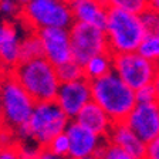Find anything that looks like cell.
Segmentation results:
<instances>
[{
	"mask_svg": "<svg viewBox=\"0 0 159 159\" xmlns=\"http://www.w3.org/2000/svg\"><path fill=\"white\" fill-rule=\"evenodd\" d=\"M43 57V46L36 31L29 33L20 43V61Z\"/></svg>",
	"mask_w": 159,
	"mask_h": 159,
	"instance_id": "17",
	"label": "cell"
},
{
	"mask_svg": "<svg viewBox=\"0 0 159 159\" xmlns=\"http://www.w3.org/2000/svg\"><path fill=\"white\" fill-rule=\"evenodd\" d=\"M61 2H64V3H67V4H71L74 0H61Z\"/></svg>",
	"mask_w": 159,
	"mask_h": 159,
	"instance_id": "32",
	"label": "cell"
},
{
	"mask_svg": "<svg viewBox=\"0 0 159 159\" xmlns=\"http://www.w3.org/2000/svg\"><path fill=\"white\" fill-rule=\"evenodd\" d=\"M104 33L107 37L108 51L112 56L136 53L145 37L138 14L118 9H108Z\"/></svg>",
	"mask_w": 159,
	"mask_h": 159,
	"instance_id": "3",
	"label": "cell"
},
{
	"mask_svg": "<svg viewBox=\"0 0 159 159\" xmlns=\"http://www.w3.org/2000/svg\"><path fill=\"white\" fill-rule=\"evenodd\" d=\"M83 71L84 78H87L88 81H94L97 78L107 75L108 73L112 71V54L107 51V53L93 57L84 64Z\"/></svg>",
	"mask_w": 159,
	"mask_h": 159,
	"instance_id": "16",
	"label": "cell"
},
{
	"mask_svg": "<svg viewBox=\"0 0 159 159\" xmlns=\"http://www.w3.org/2000/svg\"><path fill=\"white\" fill-rule=\"evenodd\" d=\"M143 159H159V138L146 143L145 156Z\"/></svg>",
	"mask_w": 159,
	"mask_h": 159,
	"instance_id": "26",
	"label": "cell"
},
{
	"mask_svg": "<svg viewBox=\"0 0 159 159\" xmlns=\"http://www.w3.org/2000/svg\"><path fill=\"white\" fill-rule=\"evenodd\" d=\"M68 31L73 61L81 67H84V64L93 57L108 51L104 30L74 21Z\"/></svg>",
	"mask_w": 159,
	"mask_h": 159,
	"instance_id": "7",
	"label": "cell"
},
{
	"mask_svg": "<svg viewBox=\"0 0 159 159\" xmlns=\"http://www.w3.org/2000/svg\"><path fill=\"white\" fill-rule=\"evenodd\" d=\"M20 16L31 31L43 29H70L74 23L70 4L61 0H31L21 6Z\"/></svg>",
	"mask_w": 159,
	"mask_h": 159,
	"instance_id": "5",
	"label": "cell"
},
{
	"mask_svg": "<svg viewBox=\"0 0 159 159\" xmlns=\"http://www.w3.org/2000/svg\"><path fill=\"white\" fill-rule=\"evenodd\" d=\"M98 159H134L131 155L124 152L122 149H119L118 146L109 143L105 139V142L97 149V152L94 153Z\"/></svg>",
	"mask_w": 159,
	"mask_h": 159,
	"instance_id": "22",
	"label": "cell"
},
{
	"mask_svg": "<svg viewBox=\"0 0 159 159\" xmlns=\"http://www.w3.org/2000/svg\"><path fill=\"white\" fill-rule=\"evenodd\" d=\"M83 159H98L95 155H93V156H87V158H83Z\"/></svg>",
	"mask_w": 159,
	"mask_h": 159,
	"instance_id": "33",
	"label": "cell"
},
{
	"mask_svg": "<svg viewBox=\"0 0 159 159\" xmlns=\"http://www.w3.org/2000/svg\"><path fill=\"white\" fill-rule=\"evenodd\" d=\"M17 2H19L20 6H24V4H27L29 2H31V0H17Z\"/></svg>",
	"mask_w": 159,
	"mask_h": 159,
	"instance_id": "31",
	"label": "cell"
},
{
	"mask_svg": "<svg viewBox=\"0 0 159 159\" xmlns=\"http://www.w3.org/2000/svg\"><path fill=\"white\" fill-rule=\"evenodd\" d=\"M34 99L23 89L10 73L0 75V118L9 129L16 131L29 122L34 109Z\"/></svg>",
	"mask_w": 159,
	"mask_h": 159,
	"instance_id": "4",
	"label": "cell"
},
{
	"mask_svg": "<svg viewBox=\"0 0 159 159\" xmlns=\"http://www.w3.org/2000/svg\"><path fill=\"white\" fill-rule=\"evenodd\" d=\"M141 23H142L145 36H155L159 34V11L153 10L149 7L148 10H145L143 13L139 14Z\"/></svg>",
	"mask_w": 159,
	"mask_h": 159,
	"instance_id": "21",
	"label": "cell"
},
{
	"mask_svg": "<svg viewBox=\"0 0 159 159\" xmlns=\"http://www.w3.org/2000/svg\"><path fill=\"white\" fill-rule=\"evenodd\" d=\"M10 74L34 99V102H47L56 99L61 83L57 75V68L44 57L20 61Z\"/></svg>",
	"mask_w": 159,
	"mask_h": 159,
	"instance_id": "1",
	"label": "cell"
},
{
	"mask_svg": "<svg viewBox=\"0 0 159 159\" xmlns=\"http://www.w3.org/2000/svg\"><path fill=\"white\" fill-rule=\"evenodd\" d=\"M136 53L142 56L148 61L159 66V34L155 36H145Z\"/></svg>",
	"mask_w": 159,
	"mask_h": 159,
	"instance_id": "19",
	"label": "cell"
},
{
	"mask_svg": "<svg viewBox=\"0 0 159 159\" xmlns=\"http://www.w3.org/2000/svg\"><path fill=\"white\" fill-rule=\"evenodd\" d=\"M108 9L124 10L132 14H141L149 9V0H104Z\"/></svg>",
	"mask_w": 159,
	"mask_h": 159,
	"instance_id": "18",
	"label": "cell"
},
{
	"mask_svg": "<svg viewBox=\"0 0 159 159\" xmlns=\"http://www.w3.org/2000/svg\"><path fill=\"white\" fill-rule=\"evenodd\" d=\"M21 6L17 0H0V13L6 16H16L20 14Z\"/></svg>",
	"mask_w": 159,
	"mask_h": 159,
	"instance_id": "25",
	"label": "cell"
},
{
	"mask_svg": "<svg viewBox=\"0 0 159 159\" xmlns=\"http://www.w3.org/2000/svg\"><path fill=\"white\" fill-rule=\"evenodd\" d=\"M70 119L60 109L54 101L36 102L29 122L30 138L41 148H46L47 143L60 134L66 132Z\"/></svg>",
	"mask_w": 159,
	"mask_h": 159,
	"instance_id": "6",
	"label": "cell"
},
{
	"mask_svg": "<svg viewBox=\"0 0 159 159\" xmlns=\"http://www.w3.org/2000/svg\"><path fill=\"white\" fill-rule=\"evenodd\" d=\"M112 71L131 89L136 91L141 87L152 84L156 66L138 53L112 56Z\"/></svg>",
	"mask_w": 159,
	"mask_h": 159,
	"instance_id": "8",
	"label": "cell"
},
{
	"mask_svg": "<svg viewBox=\"0 0 159 159\" xmlns=\"http://www.w3.org/2000/svg\"><path fill=\"white\" fill-rule=\"evenodd\" d=\"M135 99H136V104L155 102L156 95H155V89H153L152 84H148V85L141 87L139 89H136L135 91Z\"/></svg>",
	"mask_w": 159,
	"mask_h": 159,
	"instance_id": "24",
	"label": "cell"
},
{
	"mask_svg": "<svg viewBox=\"0 0 159 159\" xmlns=\"http://www.w3.org/2000/svg\"><path fill=\"white\" fill-rule=\"evenodd\" d=\"M57 75H58L60 83H73V81L84 78V71L80 64L70 61L67 64L57 67Z\"/></svg>",
	"mask_w": 159,
	"mask_h": 159,
	"instance_id": "20",
	"label": "cell"
},
{
	"mask_svg": "<svg viewBox=\"0 0 159 159\" xmlns=\"http://www.w3.org/2000/svg\"><path fill=\"white\" fill-rule=\"evenodd\" d=\"M66 135L70 142L68 159H83L87 156H93L97 149L105 142V138L95 135L75 121H70L66 129Z\"/></svg>",
	"mask_w": 159,
	"mask_h": 159,
	"instance_id": "12",
	"label": "cell"
},
{
	"mask_svg": "<svg viewBox=\"0 0 159 159\" xmlns=\"http://www.w3.org/2000/svg\"><path fill=\"white\" fill-rule=\"evenodd\" d=\"M51 153L54 155H58V156H67L68 158V149H70V142H68V138H67L66 132L64 134H60V135L54 136L46 146Z\"/></svg>",
	"mask_w": 159,
	"mask_h": 159,
	"instance_id": "23",
	"label": "cell"
},
{
	"mask_svg": "<svg viewBox=\"0 0 159 159\" xmlns=\"http://www.w3.org/2000/svg\"><path fill=\"white\" fill-rule=\"evenodd\" d=\"M36 159H68L67 156H58V155H54L51 153L47 148H41V151L39 152Z\"/></svg>",
	"mask_w": 159,
	"mask_h": 159,
	"instance_id": "28",
	"label": "cell"
},
{
	"mask_svg": "<svg viewBox=\"0 0 159 159\" xmlns=\"http://www.w3.org/2000/svg\"><path fill=\"white\" fill-rule=\"evenodd\" d=\"M91 98L112 122L125 121L136 105L135 91L131 89L114 71L107 75L89 81Z\"/></svg>",
	"mask_w": 159,
	"mask_h": 159,
	"instance_id": "2",
	"label": "cell"
},
{
	"mask_svg": "<svg viewBox=\"0 0 159 159\" xmlns=\"http://www.w3.org/2000/svg\"><path fill=\"white\" fill-rule=\"evenodd\" d=\"M91 101V85L87 78L73 83H61L54 99V102L68 116L70 121L75 118L77 114Z\"/></svg>",
	"mask_w": 159,
	"mask_h": 159,
	"instance_id": "9",
	"label": "cell"
},
{
	"mask_svg": "<svg viewBox=\"0 0 159 159\" xmlns=\"http://www.w3.org/2000/svg\"><path fill=\"white\" fill-rule=\"evenodd\" d=\"M152 85H153V89H155L156 102L159 104V66H156V73H155V77H153Z\"/></svg>",
	"mask_w": 159,
	"mask_h": 159,
	"instance_id": "29",
	"label": "cell"
},
{
	"mask_svg": "<svg viewBox=\"0 0 159 159\" xmlns=\"http://www.w3.org/2000/svg\"><path fill=\"white\" fill-rule=\"evenodd\" d=\"M73 121H75L77 124H80L81 126L87 128L88 131L94 132L95 135L101 136V138H107L114 125L112 119L109 118L102 109L99 108L95 102H93V101L87 104L77 114V116Z\"/></svg>",
	"mask_w": 159,
	"mask_h": 159,
	"instance_id": "15",
	"label": "cell"
},
{
	"mask_svg": "<svg viewBox=\"0 0 159 159\" xmlns=\"http://www.w3.org/2000/svg\"><path fill=\"white\" fill-rule=\"evenodd\" d=\"M70 9L74 21L104 30L107 21V11H108L105 3L95 2V0H74L70 4Z\"/></svg>",
	"mask_w": 159,
	"mask_h": 159,
	"instance_id": "14",
	"label": "cell"
},
{
	"mask_svg": "<svg viewBox=\"0 0 159 159\" xmlns=\"http://www.w3.org/2000/svg\"><path fill=\"white\" fill-rule=\"evenodd\" d=\"M95 2H102V3H104V0H95Z\"/></svg>",
	"mask_w": 159,
	"mask_h": 159,
	"instance_id": "34",
	"label": "cell"
},
{
	"mask_svg": "<svg viewBox=\"0 0 159 159\" xmlns=\"http://www.w3.org/2000/svg\"><path fill=\"white\" fill-rule=\"evenodd\" d=\"M149 7L159 11V0H149Z\"/></svg>",
	"mask_w": 159,
	"mask_h": 159,
	"instance_id": "30",
	"label": "cell"
},
{
	"mask_svg": "<svg viewBox=\"0 0 159 159\" xmlns=\"http://www.w3.org/2000/svg\"><path fill=\"white\" fill-rule=\"evenodd\" d=\"M0 159H20L17 145H9L0 149Z\"/></svg>",
	"mask_w": 159,
	"mask_h": 159,
	"instance_id": "27",
	"label": "cell"
},
{
	"mask_svg": "<svg viewBox=\"0 0 159 159\" xmlns=\"http://www.w3.org/2000/svg\"><path fill=\"white\" fill-rule=\"evenodd\" d=\"M36 33L43 46V57L56 68L73 61L68 29H43Z\"/></svg>",
	"mask_w": 159,
	"mask_h": 159,
	"instance_id": "11",
	"label": "cell"
},
{
	"mask_svg": "<svg viewBox=\"0 0 159 159\" xmlns=\"http://www.w3.org/2000/svg\"><path fill=\"white\" fill-rule=\"evenodd\" d=\"M105 139L109 143L122 149L124 152L131 155L134 159H143V156H145L146 143L142 139H139L124 121L122 122H114L112 128Z\"/></svg>",
	"mask_w": 159,
	"mask_h": 159,
	"instance_id": "13",
	"label": "cell"
},
{
	"mask_svg": "<svg viewBox=\"0 0 159 159\" xmlns=\"http://www.w3.org/2000/svg\"><path fill=\"white\" fill-rule=\"evenodd\" d=\"M145 143L159 138V104H136L124 121Z\"/></svg>",
	"mask_w": 159,
	"mask_h": 159,
	"instance_id": "10",
	"label": "cell"
}]
</instances>
